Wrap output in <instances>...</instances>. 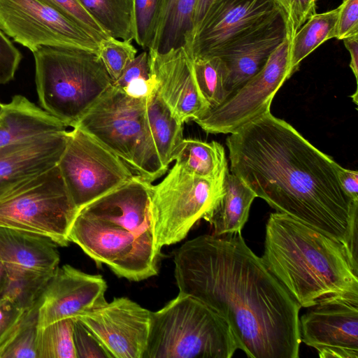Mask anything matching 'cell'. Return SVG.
Here are the masks:
<instances>
[{
  "instance_id": "cell-1",
  "label": "cell",
  "mask_w": 358,
  "mask_h": 358,
  "mask_svg": "<svg viewBox=\"0 0 358 358\" xmlns=\"http://www.w3.org/2000/svg\"><path fill=\"white\" fill-rule=\"evenodd\" d=\"M179 292L220 315L250 358H297L301 306L248 246L241 231L204 234L174 252Z\"/></svg>"
},
{
  "instance_id": "cell-2",
  "label": "cell",
  "mask_w": 358,
  "mask_h": 358,
  "mask_svg": "<svg viewBox=\"0 0 358 358\" xmlns=\"http://www.w3.org/2000/svg\"><path fill=\"white\" fill-rule=\"evenodd\" d=\"M230 171L276 212L338 240L357 257L358 202L343 190L336 163L271 111L226 139Z\"/></svg>"
},
{
  "instance_id": "cell-3",
  "label": "cell",
  "mask_w": 358,
  "mask_h": 358,
  "mask_svg": "<svg viewBox=\"0 0 358 358\" xmlns=\"http://www.w3.org/2000/svg\"><path fill=\"white\" fill-rule=\"evenodd\" d=\"M152 185L134 175L78 210L69 241L120 278L138 282L157 275L162 249L154 230Z\"/></svg>"
},
{
  "instance_id": "cell-4",
  "label": "cell",
  "mask_w": 358,
  "mask_h": 358,
  "mask_svg": "<svg viewBox=\"0 0 358 358\" xmlns=\"http://www.w3.org/2000/svg\"><path fill=\"white\" fill-rule=\"evenodd\" d=\"M261 257L301 307L329 294L358 293V264L350 249L285 213H271Z\"/></svg>"
},
{
  "instance_id": "cell-5",
  "label": "cell",
  "mask_w": 358,
  "mask_h": 358,
  "mask_svg": "<svg viewBox=\"0 0 358 358\" xmlns=\"http://www.w3.org/2000/svg\"><path fill=\"white\" fill-rule=\"evenodd\" d=\"M32 53L40 105L66 127H74L113 85L94 52L41 46Z\"/></svg>"
},
{
  "instance_id": "cell-6",
  "label": "cell",
  "mask_w": 358,
  "mask_h": 358,
  "mask_svg": "<svg viewBox=\"0 0 358 358\" xmlns=\"http://www.w3.org/2000/svg\"><path fill=\"white\" fill-rule=\"evenodd\" d=\"M238 350L227 321L183 293L151 312L143 358H230Z\"/></svg>"
},
{
  "instance_id": "cell-7",
  "label": "cell",
  "mask_w": 358,
  "mask_h": 358,
  "mask_svg": "<svg viewBox=\"0 0 358 358\" xmlns=\"http://www.w3.org/2000/svg\"><path fill=\"white\" fill-rule=\"evenodd\" d=\"M147 98H131L112 85L74 127L116 155L134 175L152 183L167 169L162 164L154 143Z\"/></svg>"
},
{
  "instance_id": "cell-8",
  "label": "cell",
  "mask_w": 358,
  "mask_h": 358,
  "mask_svg": "<svg viewBox=\"0 0 358 358\" xmlns=\"http://www.w3.org/2000/svg\"><path fill=\"white\" fill-rule=\"evenodd\" d=\"M78 211L57 165L0 196V227L38 234L62 247L70 243L69 232Z\"/></svg>"
},
{
  "instance_id": "cell-9",
  "label": "cell",
  "mask_w": 358,
  "mask_h": 358,
  "mask_svg": "<svg viewBox=\"0 0 358 358\" xmlns=\"http://www.w3.org/2000/svg\"><path fill=\"white\" fill-rule=\"evenodd\" d=\"M223 179L195 176L176 162L165 178L152 185L154 230L160 249L187 236L221 195Z\"/></svg>"
},
{
  "instance_id": "cell-10",
  "label": "cell",
  "mask_w": 358,
  "mask_h": 358,
  "mask_svg": "<svg viewBox=\"0 0 358 358\" xmlns=\"http://www.w3.org/2000/svg\"><path fill=\"white\" fill-rule=\"evenodd\" d=\"M57 166L78 210L134 176L116 155L78 127L66 131L65 148Z\"/></svg>"
},
{
  "instance_id": "cell-11",
  "label": "cell",
  "mask_w": 358,
  "mask_h": 358,
  "mask_svg": "<svg viewBox=\"0 0 358 358\" xmlns=\"http://www.w3.org/2000/svg\"><path fill=\"white\" fill-rule=\"evenodd\" d=\"M283 14L278 0H213L185 48L192 59L220 57Z\"/></svg>"
},
{
  "instance_id": "cell-12",
  "label": "cell",
  "mask_w": 358,
  "mask_h": 358,
  "mask_svg": "<svg viewBox=\"0 0 358 358\" xmlns=\"http://www.w3.org/2000/svg\"><path fill=\"white\" fill-rule=\"evenodd\" d=\"M290 43L287 35L260 71L193 121L209 134H232L269 112L276 92L292 76Z\"/></svg>"
},
{
  "instance_id": "cell-13",
  "label": "cell",
  "mask_w": 358,
  "mask_h": 358,
  "mask_svg": "<svg viewBox=\"0 0 358 358\" xmlns=\"http://www.w3.org/2000/svg\"><path fill=\"white\" fill-rule=\"evenodd\" d=\"M0 29L31 52L41 46L97 50L89 33L40 0H0Z\"/></svg>"
},
{
  "instance_id": "cell-14",
  "label": "cell",
  "mask_w": 358,
  "mask_h": 358,
  "mask_svg": "<svg viewBox=\"0 0 358 358\" xmlns=\"http://www.w3.org/2000/svg\"><path fill=\"white\" fill-rule=\"evenodd\" d=\"M299 319L301 341L320 358H358V293L329 294Z\"/></svg>"
},
{
  "instance_id": "cell-15",
  "label": "cell",
  "mask_w": 358,
  "mask_h": 358,
  "mask_svg": "<svg viewBox=\"0 0 358 358\" xmlns=\"http://www.w3.org/2000/svg\"><path fill=\"white\" fill-rule=\"evenodd\" d=\"M151 312L127 297H119L76 318L95 336L110 358H143Z\"/></svg>"
},
{
  "instance_id": "cell-16",
  "label": "cell",
  "mask_w": 358,
  "mask_h": 358,
  "mask_svg": "<svg viewBox=\"0 0 358 358\" xmlns=\"http://www.w3.org/2000/svg\"><path fill=\"white\" fill-rule=\"evenodd\" d=\"M150 75L156 91L182 123L202 115L210 106L195 80L192 59L185 47L159 53L148 49Z\"/></svg>"
},
{
  "instance_id": "cell-17",
  "label": "cell",
  "mask_w": 358,
  "mask_h": 358,
  "mask_svg": "<svg viewBox=\"0 0 358 358\" xmlns=\"http://www.w3.org/2000/svg\"><path fill=\"white\" fill-rule=\"evenodd\" d=\"M107 284L100 275L81 271L71 265L57 267L41 299L38 328L78 316L106 301Z\"/></svg>"
},
{
  "instance_id": "cell-18",
  "label": "cell",
  "mask_w": 358,
  "mask_h": 358,
  "mask_svg": "<svg viewBox=\"0 0 358 358\" xmlns=\"http://www.w3.org/2000/svg\"><path fill=\"white\" fill-rule=\"evenodd\" d=\"M66 131L39 136L0 149V196L22 181L56 166Z\"/></svg>"
},
{
  "instance_id": "cell-19",
  "label": "cell",
  "mask_w": 358,
  "mask_h": 358,
  "mask_svg": "<svg viewBox=\"0 0 358 358\" xmlns=\"http://www.w3.org/2000/svg\"><path fill=\"white\" fill-rule=\"evenodd\" d=\"M287 14L279 16L220 57L227 68V96L265 66L271 53L287 36Z\"/></svg>"
},
{
  "instance_id": "cell-20",
  "label": "cell",
  "mask_w": 358,
  "mask_h": 358,
  "mask_svg": "<svg viewBox=\"0 0 358 358\" xmlns=\"http://www.w3.org/2000/svg\"><path fill=\"white\" fill-rule=\"evenodd\" d=\"M58 246L47 236L0 227V258L6 268L52 273L60 260Z\"/></svg>"
},
{
  "instance_id": "cell-21",
  "label": "cell",
  "mask_w": 358,
  "mask_h": 358,
  "mask_svg": "<svg viewBox=\"0 0 358 358\" xmlns=\"http://www.w3.org/2000/svg\"><path fill=\"white\" fill-rule=\"evenodd\" d=\"M66 130L59 120L25 96L15 95L0 114V149Z\"/></svg>"
},
{
  "instance_id": "cell-22",
  "label": "cell",
  "mask_w": 358,
  "mask_h": 358,
  "mask_svg": "<svg viewBox=\"0 0 358 358\" xmlns=\"http://www.w3.org/2000/svg\"><path fill=\"white\" fill-rule=\"evenodd\" d=\"M256 197L240 178L229 171L223 179L221 195L203 217L211 225L212 234L221 236L241 231Z\"/></svg>"
},
{
  "instance_id": "cell-23",
  "label": "cell",
  "mask_w": 358,
  "mask_h": 358,
  "mask_svg": "<svg viewBox=\"0 0 358 358\" xmlns=\"http://www.w3.org/2000/svg\"><path fill=\"white\" fill-rule=\"evenodd\" d=\"M196 0H163L150 48L159 53L185 47L193 32Z\"/></svg>"
},
{
  "instance_id": "cell-24",
  "label": "cell",
  "mask_w": 358,
  "mask_h": 358,
  "mask_svg": "<svg viewBox=\"0 0 358 358\" xmlns=\"http://www.w3.org/2000/svg\"><path fill=\"white\" fill-rule=\"evenodd\" d=\"M147 116L159 158L163 166L168 169L183 142V123L162 100L156 87L147 98Z\"/></svg>"
},
{
  "instance_id": "cell-25",
  "label": "cell",
  "mask_w": 358,
  "mask_h": 358,
  "mask_svg": "<svg viewBox=\"0 0 358 358\" xmlns=\"http://www.w3.org/2000/svg\"><path fill=\"white\" fill-rule=\"evenodd\" d=\"M175 161L195 176L221 179L229 171L224 147L220 143L185 139Z\"/></svg>"
},
{
  "instance_id": "cell-26",
  "label": "cell",
  "mask_w": 358,
  "mask_h": 358,
  "mask_svg": "<svg viewBox=\"0 0 358 358\" xmlns=\"http://www.w3.org/2000/svg\"><path fill=\"white\" fill-rule=\"evenodd\" d=\"M338 7L315 13L296 31L290 43V69L292 75L301 62L324 41L336 38Z\"/></svg>"
},
{
  "instance_id": "cell-27",
  "label": "cell",
  "mask_w": 358,
  "mask_h": 358,
  "mask_svg": "<svg viewBox=\"0 0 358 358\" xmlns=\"http://www.w3.org/2000/svg\"><path fill=\"white\" fill-rule=\"evenodd\" d=\"M54 273L6 268L0 299L21 311H27L40 301Z\"/></svg>"
},
{
  "instance_id": "cell-28",
  "label": "cell",
  "mask_w": 358,
  "mask_h": 358,
  "mask_svg": "<svg viewBox=\"0 0 358 358\" xmlns=\"http://www.w3.org/2000/svg\"><path fill=\"white\" fill-rule=\"evenodd\" d=\"M83 8L115 38L134 41L133 0H79Z\"/></svg>"
},
{
  "instance_id": "cell-29",
  "label": "cell",
  "mask_w": 358,
  "mask_h": 358,
  "mask_svg": "<svg viewBox=\"0 0 358 358\" xmlns=\"http://www.w3.org/2000/svg\"><path fill=\"white\" fill-rule=\"evenodd\" d=\"M74 320L75 318H66L38 328L37 358H76Z\"/></svg>"
},
{
  "instance_id": "cell-30",
  "label": "cell",
  "mask_w": 358,
  "mask_h": 358,
  "mask_svg": "<svg viewBox=\"0 0 358 358\" xmlns=\"http://www.w3.org/2000/svg\"><path fill=\"white\" fill-rule=\"evenodd\" d=\"M193 71L197 85L210 108L220 104L227 96V68L217 57L192 59Z\"/></svg>"
},
{
  "instance_id": "cell-31",
  "label": "cell",
  "mask_w": 358,
  "mask_h": 358,
  "mask_svg": "<svg viewBox=\"0 0 358 358\" xmlns=\"http://www.w3.org/2000/svg\"><path fill=\"white\" fill-rule=\"evenodd\" d=\"M39 303L25 312L13 335L0 350V358H37Z\"/></svg>"
},
{
  "instance_id": "cell-32",
  "label": "cell",
  "mask_w": 358,
  "mask_h": 358,
  "mask_svg": "<svg viewBox=\"0 0 358 358\" xmlns=\"http://www.w3.org/2000/svg\"><path fill=\"white\" fill-rule=\"evenodd\" d=\"M131 42L108 36L98 43L96 54L113 83L120 78L128 63L136 56L137 50Z\"/></svg>"
},
{
  "instance_id": "cell-33",
  "label": "cell",
  "mask_w": 358,
  "mask_h": 358,
  "mask_svg": "<svg viewBox=\"0 0 358 358\" xmlns=\"http://www.w3.org/2000/svg\"><path fill=\"white\" fill-rule=\"evenodd\" d=\"M134 1V41L150 48L155 37L163 0Z\"/></svg>"
},
{
  "instance_id": "cell-34",
  "label": "cell",
  "mask_w": 358,
  "mask_h": 358,
  "mask_svg": "<svg viewBox=\"0 0 358 358\" xmlns=\"http://www.w3.org/2000/svg\"><path fill=\"white\" fill-rule=\"evenodd\" d=\"M78 24L98 43L109 36L83 8L79 0H40Z\"/></svg>"
},
{
  "instance_id": "cell-35",
  "label": "cell",
  "mask_w": 358,
  "mask_h": 358,
  "mask_svg": "<svg viewBox=\"0 0 358 358\" xmlns=\"http://www.w3.org/2000/svg\"><path fill=\"white\" fill-rule=\"evenodd\" d=\"M73 344L76 358H110L99 340L78 318L74 320Z\"/></svg>"
},
{
  "instance_id": "cell-36",
  "label": "cell",
  "mask_w": 358,
  "mask_h": 358,
  "mask_svg": "<svg viewBox=\"0 0 358 358\" xmlns=\"http://www.w3.org/2000/svg\"><path fill=\"white\" fill-rule=\"evenodd\" d=\"M287 15V35L292 39L300 27L314 15L315 0H278Z\"/></svg>"
},
{
  "instance_id": "cell-37",
  "label": "cell",
  "mask_w": 358,
  "mask_h": 358,
  "mask_svg": "<svg viewBox=\"0 0 358 358\" xmlns=\"http://www.w3.org/2000/svg\"><path fill=\"white\" fill-rule=\"evenodd\" d=\"M22 59V53L0 29V85L14 79Z\"/></svg>"
},
{
  "instance_id": "cell-38",
  "label": "cell",
  "mask_w": 358,
  "mask_h": 358,
  "mask_svg": "<svg viewBox=\"0 0 358 358\" xmlns=\"http://www.w3.org/2000/svg\"><path fill=\"white\" fill-rule=\"evenodd\" d=\"M358 35V0H343L338 6L336 27V38H344Z\"/></svg>"
},
{
  "instance_id": "cell-39",
  "label": "cell",
  "mask_w": 358,
  "mask_h": 358,
  "mask_svg": "<svg viewBox=\"0 0 358 358\" xmlns=\"http://www.w3.org/2000/svg\"><path fill=\"white\" fill-rule=\"evenodd\" d=\"M25 312L0 299V350L13 335Z\"/></svg>"
},
{
  "instance_id": "cell-40",
  "label": "cell",
  "mask_w": 358,
  "mask_h": 358,
  "mask_svg": "<svg viewBox=\"0 0 358 358\" xmlns=\"http://www.w3.org/2000/svg\"><path fill=\"white\" fill-rule=\"evenodd\" d=\"M150 77L148 52L144 51L128 63L120 78L113 85L122 89L127 84L135 79L149 78Z\"/></svg>"
},
{
  "instance_id": "cell-41",
  "label": "cell",
  "mask_w": 358,
  "mask_h": 358,
  "mask_svg": "<svg viewBox=\"0 0 358 358\" xmlns=\"http://www.w3.org/2000/svg\"><path fill=\"white\" fill-rule=\"evenodd\" d=\"M156 87V83L150 76L149 78H137L127 84L122 90L129 96L134 99L148 97Z\"/></svg>"
},
{
  "instance_id": "cell-42",
  "label": "cell",
  "mask_w": 358,
  "mask_h": 358,
  "mask_svg": "<svg viewBox=\"0 0 358 358\" xmlns=\"http://www.w3.org/2000/svg\"><path fill=\"white\" fill-rule=\"evenodd\" d=\"M340 185L345 193L354 201L358 202V171L336 166Z\"/></svg>"
},
{
  "instance_id": "cell-43",
  "label": "cell",
  "mask_w": 358,
  "mask_h": 358,
  "mask_svg": "<svg viewBox=\"0 0 358 358\" xmlns=\"http://www.w3.org/2000/svg\"><path fill=\"white\" fill-rule=\"evenodd\" d=\"M344 45L350 55V67L357 84L358 76V35L343 39Z\"/></svg>"
},
{
  "instance_id": "cell-44",
  "label": "cell",
  "mask_w": 358,
  "mask_h": 358,
  "mask_svg": "<svg viewBox=\"0 0 358 358\" xmlns=\"http://www.w3.org/2000/svg\"><path fill=\"white\" fill-rule=\"evenodd\" d=\"M212 1L213 0H196L194 13L193 31L203 17Z\"/></svg>"
},
{
  "instance_id": "cell-45",
  "label": "cell",
  "mask_w": 358,
  "mask_h": 358,
  "mask_svg": "<svg viewBox=\"0 0 358 358\" xmlns=\"http://www.w3.org/2000/svg\"><path fill=\"white\" fill-rule=\"evenodd\" d=\"M6 275V268L4 264L3 263V262L1 261V259L0 258V292H1V288L3 287V282L5 280Z\"/></svg>"
},
{
  "instance_id": "cell-46",
  "label": "cell",
  "mask_w": 358,
  "mask_h": 358,
  "mask_svg": "<svg viewBox=\"0 0 358 358\" xmlns=\"http://www.w3.org/2000/svg\"><path fill=\"white\" fill-rule=\"evenodd\" d=\"M3 103H1L0 102V114H1V110H2V109H3Z\"/></svg>"
},
{
  "instance_id": "cell-47",
  "label": "cell",
  "mask_w": 358,
  "mask_h": 358,
  "mask_svg": "<svg viewBox=\"0 0 358 358\" xmlns=\"http://www.w3.org/2000/svg\"><path fill=\"white\" fill-rule=\"evenodd\" d=\"M315 1H317V0H315Z\"/></svg>"
}]
</instances>
